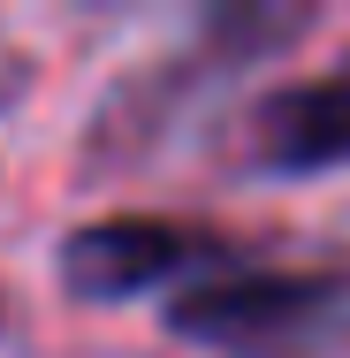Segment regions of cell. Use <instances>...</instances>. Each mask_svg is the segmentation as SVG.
<instances>
[{"instance_id":"cell-1","label":"cell","mask_w":350,"mask_h":358,"mask_svg":"<svg viewBox=\"0 0 350 358\" xmlns=\"http://www.w3.org/2000/svg\"><path fill=\"white\" fill-rule=\"evenodd\" d=\"M350 320V275L335 267H213L168 297V336L221 358H312Z\"/></svg>"},{"instance_id":"cell-2","label":"cell","mask_w":350,"mask_h":358,"mask_svg":"<svg viewBox=\"0 0 350 358\" xmlns=\"http://www.w3.org/2000/svg\"><path fill=\"white\" fill-rule=\"evenodd\" d=\"M228 267V244L213 229H191V221L168 214H107L84 221L61 236L54 252V275L69 297H92V305H122V297H152V289L183 282V275H213Z\"/></svg>"},{"instance_id":"cell-3","label":"cell","mask_w":350,"mask_h":358,"mask_svg":"<svg viewBox=\"0 0 350 358\" xmlns=\"http://www.w3.org/2000/svg\"><path fill=\"white\" fill-rule=\"evenodd\" d=\"M251 168L267 176H328L350 168V54L320 76H297L251 107Z\"/></svg>"}]
</instances>
